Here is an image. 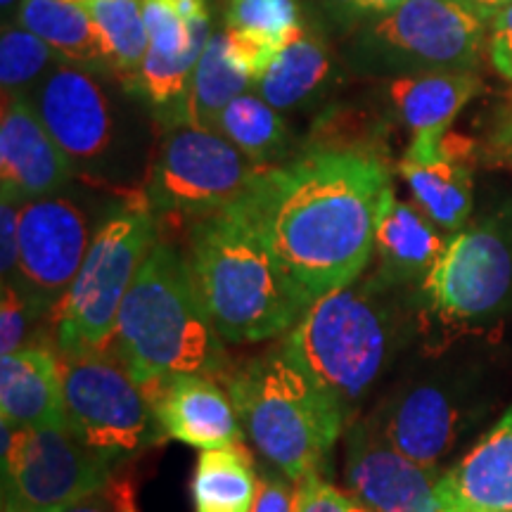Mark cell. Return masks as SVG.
Returning a JSON list of instances; mask_svg holds the SVG:
<instances>
[{
	"instance_id": "6da1fadb",
	"label": "cell",
	"mask_w": 512,
	"mask_h": 512,
	"mask_svg": "<svg viewBox=\"0 0 512 512\" xmlns=\"http://www.w3.org/2000/svg\"><path fill=\"white\" fill-rule=\"evenodd\" d=\"M392 185L375 155L323 147L294 162L264 166L233 209L311 306L366 271Z\"/></svg>"
},
{
	"instance_id": "7a4b0ae2",
	"label": "cell",
	"mask_w": 512,
	"mask_h": 512,
	"mask_svg": "<svg viewBox=\"0 0 512 512\" xmlns=\"http://www.w3.org/2000/svg\"><path fill=\"white\" fill-rule=\"evenodd\" d=\"M112 351L140 387L181 373L223 375L233 368L188 256L157 240L121 304Z\"/></svg>"
},
{
	"instance_id": "3957f363",
	"label": "cell",
	"mask_w": 512,
	"mask_h": 512,
	"mask_svg": "<svg viewBox=\"0 0 512 512\" xmlns=\"http://www.w3.org/2000/svg\"><path fill=\"white\" fill-rule=\"evenodd\" d=\"M221 382L235 403L245 439L275 472L294 484L323 475L349 422L283 344L233 366Z\"/></svg>"
},
{
	"instance_id": "277c9868",
	"label": "cell",
	"mask_w": 512,
	"mask_h": 512,
	"mask_svg": "<svg viewBox=\"0 0 512 512\" xmlns=\"http://www.w3.org/2000/svg\"><path fill=\"white\" fill-rule=\"evenodd\" d=\"M188 264L226 342L254 344L285 337L309 309L233 207L192 223Z\"/></svg>"
},
{
	"instance_id": "5b68a950",
	"label": "cell",
	"mask_w": 512,
	"mask_h": 512,
	"mask_svg": "<svg viewBox=\"0 0 512 512\" xmlns=\"http://www.w3.org/2000/svg\"><path fill=\"white\" fill-rule=\"evenodd\" d=\"M387 285L373 278L313 302L297 325L280 337L294 361L339 403L347 422L392 366L399 349V325L382 302Z\"/></svg>"
},
{
	"instance_id": "8992f818",
	"label": "cell",
	"mask_w": 512,
	"mask_h": 512,
	"mask_svg": "<svg viewBox=\"0 0 512 512\" xmlns=\"http://www.w3.org/2000/svg\"><path fill=\"white\" fill-rule=\"evenodd\" d=\"M157 240V216L145 197L102 221L72 287L53 313L57 354L74 358L112 347L121 304Z\"/></svg>"
},
{
	"instance_id": "52a82bcc",
	"label": "cell",
	"mask_w": 512,
	"mask_h": 512,
	"mask_svg": "<svg viewBox=\"0 0 512 512\" xmlns=\"http://www.w3.org/2000/svg\"><path fill=\"white\" fill-rule=\"evenodd\" d=\"M491 22L465 0H408L358 36L356 55L392 74L472 72Z\"/></svg>"
},
{
	"instance_id": "ba28073f",
	"label": "cell",
	"mask_w": 512,
	"mask_h": 512,
	"mask_svg": "<svg viewBox=\"0 0 512 512\" xmlns=\"http://www.w3.org/2000/svg\"><path fill=\"white\" fill-rule=\"evenodd\" d=\"M67 430L112 465L155 444L159 427L145 389L114 351L62 358Z\"/></svg>"
},
{
	"instance_id": "9c48e42d",
	"label": "cell",
	"mask_w": 512,
	"mask_h": 512,
	"mask_svg": "<svg viewBox=\"0 0 512 512\" xmlns=\"http://www.w3.org/2000/svg\"><path fill=\"white\" fill-rule=\"evenodd\" d=\"M261 169L221 133L174 124L152 164L145 200L157 219L195 223L233 207Z\"/></svg>"
},
{
	"instance_id": "30bf717a",
	"label": "cell",
	"mask_w": 512,
	"mask_h": 512,
	"mask_svg": "<svg viewBox=\"0 0 512 512\" xmlns=\"http://www.w3.org/2000/svg\"><path fill=\"white\" fill-rule=\"evenodd\" d=\"M3 512H67L114 475L110 460L64 427L3 422Z\"/></svg>"
},
{
	"instance_id": "8fae6325",
	"label": "cell",
	"mask_w": 512,
	"mask_h": 512,
	"mask_svg": "<svg viewBox=\"0 0 512 512\" xmlns=\"http://www.w3.org/2000/svg\"><path fill=\"white\" fill-rule=\"evenodd\" d=\"M425 313L444 328H470L512 299V238L494 223L460 230L420 283Z\"/></svg>"
},
{
	"instance_id": "7c38bea8",
	"label": "cell",
	"mask_w": 512,
	"mask_h": 512,
	"mask_svg": "<svg viewBox=\"0 0 512 512\" xmlns=\"http://www.w3.org/2000/svg\"><path fill=\"white\" fill-rule=\"evenodd\" d=\"M91 226L69 197H43L19 211V261L8 280L38 318L53 316L91 247Z\"/></svg>"
},
{
	"instance_id": "4fadbf2b",
	"label": "cell",
	"mask_w": 512,
	"mask_h": 512,
	"mask_svg": "<svg viewBox=\"0 0 512 512\" xmlns=\"http://www.w3.org/2000/svg\"><path fill=\"white\" fill-rule=\"evenodd\" d=\"M29 102L74 169L102 164L117 143V110L91 69L55 64Z\"/></svg>"
},
{
	"instance_id": "5bb4252c",
	"label": "cell",
	"mask_w": 512,
	"mask_h": 512,
	"mask_svg": "<svg viewBox=\"0 0 512 512\" xmlns=\"http://www.w3.org/2000/svg\"><path fill=\"white\" fill-rule=\"evenodd\" d=\"M441 467L415 463L380 439L366 418L344 432V486L373 512H448L441 498Z\"/></svg>"
},
{
	"instance_id": "9a60e30c",
	"label": "cell",
	"mask_w": 512,
	"mask_h": 512,
	"mask_svg": "<svg viewBox=\"0 0 512 512\" xmlns=\"http://www.w3.org/2000/svg\"><path fill=\"white\" fill-rule=\"evenodd\" d=\"M150 48L138 72V88L176 121L188 98L192 74L211 41L207 0H140Z\"/></svg>"
},
{
	"instance_id": "2e32d148",
	"label": "cell",
	"mask_w": 512,
	"mask_h": 512,
	"mask_svg": "<svg viewBox=\"0 0 512 512\" xmlns=\"http://www.w3.org/2000/svg\"><path fill=\"white\" fill-rule=\"evenodd\" d=\"M477 145L448 131L415 133L396 169L415 207L444 233H460L475 204L472 164Z\"/></svg>"
},
{
	"instance_id": "e0dca14e",
	"label": "cell",
	"mask_w": 512,
	"mask_h": 512,
	"mask_svg": "<svg viewBox=\"0 0 512 512\" xmlns=\"http://www.w3.org/2000/svg\"><path fill=\"white\" fill-rule=\"evenodd\" d=\"M366 422L403 456L439 467L463 432L465 408L446 384L422 380L396 389Z\"/></svg>"
},
{
	"instance_id": "ac0fdd59",
	"label": "cell",
	"mask_w": 512,
	"mask_h": 512,
	"mask_svg": "<svg viewBox=\"0 0 512 512\" xmlns=\"http://www.w3.org/2000/svg\"><path fill=\"white\" fill-rule=\"evenodd\" d=\"M74 171L29 98L5 93L0 117L3 200L27 204L53 197L72 181Z\"/></svg>"
},
{
	"instance_id": "d6986e66",
	"label": "cell",
	"mask_w": 512,
	"mask_h": 512,
	"mask_svg": "<svg viewBox=\"0 0 512 512\" xmlns=\"http://www.w3.org/2000/svg\"><path fill=\"white\" fill-rule=\"evenodd\" d=\"M159 437L192 448H219L245 441L238 411L226 384L214 375L181 373L145 387Z\"/></svg>"
},
{
	"instance_id": "ffe728a7",
	"label": "cell",
	"mask_w": 512,
	"mask_h": 512,
	"mask_svg": "<svg viewBox=\"0 0 512 512\" xmlns=\"http://www.w3.org/2000/svg\"><path fill=\"white\" fill-rule=\"evenodd\" d=\"M448 512H512V406L441 475Z\"/></svg>"
},
{
	"instance_id": "44dd1931",
	"label": "cell",
	"mask_w": 512,
	"mask_h": 512,
	"mask_svg": "<svg viewBox=\"0 0 512 512\" xmlns=\"http://www.w3.org/2000/svg\"><path fill=\"white\" fill-rule=\"evenodd\" d=\"M0 411L12 427H64L62 363L55 347L31 342L0 358Z\"/></svg>"
},
{
	"instance_id": "7402d4cb",
	"label": "cell",
	"mask_w": 512,
	"mask_h": 512,
	"mask_svg": "<svg viewBox=\"0 0 512 512\" xmlns=\"http://www.w3.org/2000/svg\"><path fill=\"white\" fill-rule=\"evenodd\" d=\"M446 242L439 228L415 204L403 202L392 185L384 195L375 228V280L387 287L413 280L422 283L439 261Z\"/></svg>"
},
{
	"instance_id": "603a6c76",
	"label": "cell",
	"mask_w": 512,
	"mask_h": 512,
	"mask_svg": "<svg viewBox=\"0 0 512 512\" xmlns=\"http://www.w3.org/2000/svg\"><path fill=\"white\" fill-rule=\"evenodd\" d=\"M482 93L475 72H425L389 81L387 95L399 119L415 133L448 131L460 112Z\"/></svg>"
},
{
	"instance_id": "cb8c5ba5",
	"label": "cell",
	"mask_w": 512,
	"mask_h": 512,
	"mask_svg": "<svg viewBox=\"0 0 512 512\" xmlns=\"http://www.w3.org/2000/svg\"><path fill=\"white\" fill-rule=\"evenodd\" d=\"M17 24L46 41L62 62L91 69V72L112 69L105 38L83 3L24 0L17 10Z\"/></svg>"
},
{
	"instance_id": "d4e9b609",
	"label": "cell",
	"mask_w": 512,
	"mask_h": 512,
	"mask_svg": "<svg viewBox=\"0 0 512 512\" xmlns=\"http://www.w3.org/2000/svg\"><path fill=\"white\" fill-rule=\"evenodd\" d=\"M259 475L242 441L207 448L190 482L192 512H252Z\"/></svg>"
},
{
	"instance_id": "484cf974",
	"label": "cell",
	"mask_w": 512,
	"mask_h": 512,
	"mask_svg": "<svg viewBox=\"0 0 512 512\" xmlns=\"http://www.w3.org/2000/svg\"><path fill=\"white\" fill-rule=\"evenodd\" d=\"M332 62L323 38L313 31H302L280 50L252 91L278 112L292 110L311 100L330 79Z\"/></svg>"
},
{
	"instance_id": "4316f807",
	"label": "cell",
	"mask_w": 512,
	"mask_h": 512,
	"mask_svg": "<svg viewBox=\"0 0 512 512\" xmlns=\"http://www.w3.org/2000/svg\"><path fill=\"white\" fill-rule=\"evenodd\" d=\"M252 86V76L242 72L238 64L228 57L223 31H219V34L211 36L207 50L197 62L188 98H185L174 124H192L214 131L216 119L226 110L228 102L247 93Z\"/></svg>"
},
{
	"instance_id": "83f0119b",
	"label": "cell",
	"mask_w": 512,
	"mask_h": 512,
	"mask_svg": "<svg viewBox=\"0 0 512 512\" xmlns=\"http://www.w3.org/2000/svg\"><path fill=\"white\" fill-rule=\"evenodd\" d=\"M214 131L230 140L252 162L268 166L287 145L285 119L254 91L242 93L216 119Z\"/></svg>"
},
{
	"instance_id": "f1b7e54d",
	"label": "cell",
	"mask_w": 512,
	"mask_h": 512,
	"mask_svg": "<svg viewBox=\"0 0 512 512\" xmlns=\"http://www.w3.org/2000/svg\"><path fill=\"white\" fill-rule=\"evenodd\" d=\"M110 50L114 72L138 79L150 48L140 0H83Z\"/></svg>"
},
{
	"instance_id": "f546056e",
	"label": "cell",
	"mask_w": 512,
	"mask_h": 512,
	"mask_svg": "<svg viewBox=\"0 0 512 512\" xmlns=\"http://www.w3.org/2000/svg\"><path fill=\"white\" fill-rule=\"evenodd\" d=\"M226 29L275 55L304 31L297 0H226Z\"/></svg>"
},
{
	"instance_id": "4dcf8cb0",
	"label": "cell",
	"mask_w": 512,
	"mask_h": 512,
	"mask_svg": "<svg viewBox=\"0 0 512 512\" xmlns=\"http://www.w3.org/2000/svg\"><path fill=\"white\" fill-rule=\"evenodd\" d=\"M60 57L29 29L5 27L0 36V83L3 93L22 95L24 88L43 79V72Z\"/></svg>"
},
{
	"instance_id": "1f68e13d",
	"label": "cell",
	"mask_w": 512,
	"mask_h": 512,
	"mask_svg": "<svg viewBox=\"0 0 512 512\" xmlns=\"http://www.w3.org/2000/svg\"><path fill=\"white\" fill-rule=\"evenodd\" d=\"M41 320L27 299L19 294L15 285L3 283V304H0V354L8 356L12 351L27 347L31 325Z\"/></svg>"
},
{
	"instance_id": "d6a6232c",
	"label": "cell",
	"mask_w": 512,
	"mask_h": 512,
	"mask_svg": "<svg viewBox=\"0 0 512 512\" xmlns=\"http://www.w3.org/2000/svg\"><path fill=\"white\" fill-rule=\"evenodd\" d=\"M294 512H373L347 489H339L323 475H309L297 484Z\"/></svg>"
},
{
	"instance_id": "836d02e7",
	"label": "cell",
	"mask_w": 512,
	"mask_h": 512,
	"mask_svg": "<svg viewBox=\"0 0 512 512\" xmlns=\"http://www.w3.org/2000/svg\"><path fill=\"white\" fill-rule=\"evenodd\" d=\"M67 512H138L136 486L128 477L112 475L105 484L76 501Z\"/></svg>"
},
{
	"instance_id": "e575fe53",
	"label": "cell",
	"mask_w": 512,
	"mask_h": 512,
	"mask_svg": "<svg viewBox=\"0 0 512 512\" xmlns=\"http://www.w3.org/2000/svg\"><path fill=\"white\" fill-rule=\"evenodd\" d=\"M294 508H297V484L275 470L259 475V491L252 512H294Z\"/></svg>"
},
{
	"instance_id": "d590c367",
	"label": "cell",
	"mask_w": 512,
	"mask_h": 512,
	"mask_svg": "<svg viewBox=\"0 0 512 512\" xmlns=\"http://www.w3.org/2000/svg\"><path fill=\"white\" fill-rule=\"evenodd\" d=\"M19 211H22V204L0 202V273H3V283H8L17 271Z\"/></svg>"
},
{
	"instance_id": "8d00e7d4",
	"label": "cell",
	"mask_w": 512,
	"mask_h": 512,
	"mask_svg": "<svg viewBox=\"0 0 512 512\" xmlns=\"http://www.w3.org/2000/svg\"><path fill=\"white\" fill-rule=\"evenodd\" d=\"M489 57L496 72L512 81V5L491 22Z\"/></svg>"
},
{
	"instance_id": "74e56055",
	"label": "cell",
	"mask_w": 512,
	"mask_h": 512,
	"mask_svg": "<svg viewBox=\"0 0 512 512\" xmlns=\"http://www.w3.org/2000/svg\"><path fill=\"white\" fill-rule=\"evenodd\" d=\"M337 3H342L344 8H347L349 12H356V15L380 17V15H387V12L396 10L399 5L408 3V0H337Z\"/></svg>"
},
{
	"instance_id": "f35d334b",
	"label": "cell",
	"mask_w": 512,
	"mask_h": 512,
	"mask_svg": "<svg viewBox=\"0 0 512 512\" xmlns=\"http://www.w3.org/2000/svg\"><path fill=\"white\" fill-rule=\"evenodd\" d=\"M494 152L503 159V162H512V95L508 110H505L503 124L498 126V131L494 133Z\"/></svg>"
},
{
	"instance_id": "ab89813d",
	"label": "cell",
	"mask_w": 512,
	"mask_h": 512,
	"mask_svg": "<svg viewBox=\"0 0 512 512\" xmlns=\"http://www.w3.org/2000/svg\"><path fill=\"white\" fill-rule=\"evenodd\" d=\"M465 3L470 5V8H475L484 19L494 22L496 15H501L505 8H510L512 0H465Z\"/></svg>"
},
{
	"instance_id": "60d3db41",
	"label": "cell",
	"mask_w": 512,
	"mask_h": 512,
	"mask_svg": "<svg viewBox=\"0 0 512 512\" xmlns=\"http://www.w3.org/2000/svg\"><path fill=\"white\" fill-rule=\"evenodd\" d=\"M24 0H0V5H3V15L8 17L10 15V10H19V5H22Z\"/></svg>"
},
{
	"instance_id": "b9f144b4",
	"label": "cell",
	"mask_w": 512,
	"mask_h": 512,
	"mask_svg": "<svg viewBox=\"0 0 512 512\" xmlns=\"http://www.w3.org/2000/svg\"><path fill=\"white\" fill-rule=\"evenodd\" d=\"M72 3H79V0H72Z\"/></svg>"
},
{
	"instance_id": "7bdbcfd3",
	"label": "cell",
	"mask_w": 512,
	"mask_h": 512,
	"mask_svg": "<svg viewBox=\"0 0 512 512\" xmlns=\"http://www.w3.org/2000/svg\"><path fill=\"white\" fill-rule=\"evenodd\" d=\"M79 3H83V0H79Z\"/></svg>"
}]
</instances>
